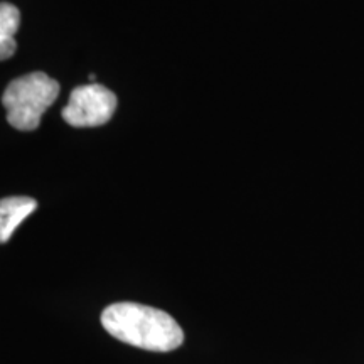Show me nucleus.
<instances>
[{
    "instance_id": "nucleus-1",
    "label": "nucleus",
    "mask_w": 364,
    "mask_h": 364,
    "mask_svg": "<svg viewBox=\"0 0 364 364\" xmlns=\"http://www.w3.org/2000/svg\"><path fill=\"white\" fill-rule=\"evenodd\" d=\"M107 332L145 351L169 353L184 343V332L169 314L135 302L112 304L102 314Z\"/></svg>"
},
{
    "instance_id": "nucleus-2",
    "label": "nucleus",
    "mask_w": 364,
    "mask_h": 364,
    "mask_svg": "<svg viewBox=\"0 0 364 364\" xmlns=\"http://www.w3.org/2000/svg\"><path fill=\"white\" fill-rule=\"evenodd\" d=\"M58 95L59 83L46 73H29L11 81L2 95L9 125L21 132L36 130L41 117L56 102Z\"/></svg>"
},
{
    "instance_id": "nucleus-3",
    "label": "nucleus",
    "mask_w": 364,
    "mask_h": 364,
    "mask_svg": "<svg viewBox=\"0 0 364 364\" xmlns=\"http://www.w3.org/2000/svg\"><path fill=\"white\" fill-rule=\"evenodd\" d=\"M117 105V95L112 90L98 83L83 85L71 91L63 118L68 125L76 129L100 127L112 120Z\"/></svg>"
},
{
    "instance_id": "nucleus-4",
    "label": "nucleus",
    "mask_w": 364,
    "mask_h": 364,
    "mask_svg": "<svg viewBox=\"0 0 364 364\" xmlns=\"http://www.w3.org/2000/svg\"><path fill=\"white\" fill-rule=\"evenodd\" d=\"M38 203L27 196H12L0 199V243H7L14 231L27 216L33 215Z\"/></svg>"
},
{
    "instance_id": "nucleus-5",
    "label": "nucleus",
    "mask_w": 364,
    "mask_h": 364,
    "mask_svg": "<svg viewBox=\"0 0 364 364\" xmlns=\"http://www.w3.org/2000/svg\"><path fill=\"white\" fill-rule=\"evenodd\" d=\"M21 26L19 9L9 2H0V61L12 58L17 49L16 36Z\"/></svg>"
}]
</instances>
